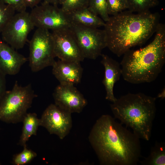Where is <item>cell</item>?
Returning <instances> with one entry per match:
<instances>
[{
  "instance_id": "cell-14",
  "label": "cell",
  "mask_w": 165,
  "mask_h": 165,
  "mask_svg": "<svg viewBox=\"0 0 165 165\" xmlns=\"http://www.w3.org/2000/svg\"><path fill=\"white\" fill-rule=\"evenodd\" d=\"M80 62L55 61L52 66V73L60 84H78L80 82L83 71Z\"/></svg>"
},
{
  "instance_id": "cell-20",
  "label": "cell",
  "mask_w": 165,
  "mask_h": 165,
  "mask_svg": "<svg viewBox=\"0 0 165 165\" xmlns=\"http://www.w3.org/2000/svg\"><path fill=\"white\" fill-rule=\"evenodd\" d=\"M88 7L94 13L100 16L104 21L109 19L106 0H88Z\"/></svg>"
},
{
  "instance_id": "cell-19",
  "label": "cell",
  "mask_w": 165,
  "mask_h": 165,
  "mask_svg": "<svg viewBox=\"0 0 165 165\" xmlns=\"http://www.w3.org/2000/svg\"><path fill=\"white\" fill-rule=\"evenodd\" d=\"M128 9L133 13H141L149 11L157 6L158 0H127Z\"/></svg>"
},
{
  "instance_id": "cell-16",
  "label": "cell",
  "mask_w": 165,
  "mask_h": 165,
  "mask_svg": "<svg viewBox=\"0 0 165 165\" xmlns=\"http://www.w3.org/2000/svg\"><path fill=\"white\" fill-rule=\"evenodd\" d=\"M65 13L71 24L97 28L104 27L105 24L101 18L88 7Z\"/></svg>"
},
{
  "instance_id": "cell-8",
  "label": "cell",
  "mask_w": 165,
  "mask_h": 165,
  "mask_svg": "<svg viewBox=\"0 0 165 165\" xmlns=\"http://www.w3.org/2000/svg\"><path fill=\"white\" fill-rule=\"evenodd\" d=\"M29 14L32 22L37 28L53 31L69 28L71 25L61 8L44 2L32 8Z\"/></svg>"
},
{
  "instance_id": "cell-30",
  "label": "cell",
  "mask_w": 165,
  "mask_h": 165,
  "mask_svg": "<svg viewBox=\"0 0 165 165\" xmlns=\"http://www.w3.org/2000/svg\"><path fill=\"white\" fill-rule=\"evenodd\" d=\"M66 0H58V4L62 5Z\"/></svg>"
},
{
  "instance_id": "cell-23",
  "label": "cell",
  "mask_w": 165,
  "mask_h": 165,
  "mask_svg": "<svg viewBox=\"0 0 165 165\" xmlns=\"http://www.w3.org/2000/svg\"><path fill=\"white\" fill-rule=\"evenodd\" d=\"M108 15H114L128 9L127 0H106Z\"/></svg>"
},
{
  "instance_id": "cell-1",
  "label": "cell",
  "mask_w": 165,
  "mask_h": 165,
  "mask_svg": "<svg viewBox=\"0 0 165 165\" xmlns=\"http://www.w3.org/2000/svg\"><path fill=\"white\" fill-rule=\"evenodd\" d=\"M88 138L101 165H136L139 161L140 138L110 115L96 120Z\"/></svg>"
},
{
  "instance_id": "cell-22",
  "label": "cell",
  "mask_w": 165,
  "mask_h": 165,
  "mask_svg": "<svg viewBox=\"0 0 165 165\" xmlns=\"http://www.w3.org/2000/svg\"><path fill=\"white\" fill-rule=\"evenodd\" d=\"M15 12L12 7L0 0V33L15 14Z\"/></svg>"
},
{
  "instance_id": "cell-15",
  "label": "cell",
  "mask_w": 165,
  "mask_h": 165,
  "mask_svg": "<svg viewBox=\"0 0 165 165\" xmlns=\"http://www.w3.org/2000/svg\"><path fill=\"white\" fill-rule=\"evenodd\" d=\"M101 63L105 68L104 77L102 83L106 91L105 99L113 103L117 100L114 94V86L122 75L120 64L107 55L101 54Z\"/></svg>"
},
{
  "instance_id": "cell-13",
  "label": "cell",
  "mask_w": 165,
  "mask_h": 165,
  "mask_svg": "<svg viewBox=\"0 0 165 165\" xmlns=\"http://www.w3.org/2000/svg\"><path fill=\"white\" fill-rule=\"evenodd\" d=\"M27 60L26 57L0 38V69L5 74H16Z\"/></svg>"
},
{
  "instance_id": "cell-6",
  "label": "cell",
  "mask_w": 165,
  "mask_h": 165,
  "mask_svg": "<svg viewBox=\"0 0 165 165\" xmlns=\"http://www.w3.org/2000/svg\"><path fill=\"white\" fill-rule=\"evenodd\" d=\"M53 41L47 29L37 28L29 42V65L31 70L37 72L55 61Z\"/></svg>"
},
{
  "instance_id": "cell-5",
  "label": "cell",
  "mask_w": 165,
  "mask_h": 165,
  "mask_svg": "<svg viewBox=\"0 0 165 165\" xmlns=\"http://www.w3.org/2000/svg\"><path fill=\"white\" fill-rule=\"evenodd\" d=\"M36 97L31 84L22 86L16 81L0 100V120L8 123L22 122Z\"/></svg>"
},
{
  "instance_id": "cell-25",
  "label": "cell",
  "mask_w": 165,
  "mask_h": 165,
  "mask_svg": "<svg viewBox=\"0 0 165 165\" xmlns=\"http://www.w3.org/2000/svg\"><path fill=\"white\" fill-rule=\"evenodd\" d=\"M5 4L9 5L18 12L26 11V7L24 0H1Z\"/></svg>"
},
{
  "instance_id": "cell-24",
  "label": "cell",
  "mask_w": 165,
  "mask_h": 165,
  "mask_svg": "<svg viewBox=\"0 0 165 165\" xmlns=\"http://www.w3.org/2000/svg\"><path fill=\"white\" fill-rule=\"evenodd\" d=\"M88 0H66L61 9L65 13L88 7Z\"/></svg>"
},
{
  "instance_id": "cell-2",
  "label": "cell",
  "mask_w": 165,
  "mask_h": 165,
  "mask_svg": "<svg viewBox=\"0 0 165 165\" xmlns=\"http://www.w3.org/2000/svg\"><path fill=\"white\" fill-rule=\"evenodd\" d=\"M160 16L149 11H124L110 16L104 26L107 47L119 57L132 47L144 44L155 33Z\"/></svg>"
},
{
  "instance_id": "cell-21",
  "label": "cell",
  "mask_w": 165,
  "mask_h": 165,
  "mask_svg": "<svg viewBox=\"0 0 165 165\" xmlns=\"http://www.w3.org/2000/svg\"><path fill=\"white\" fill-rule=\"evenodd\" d=\"M20 153L15 155L13 158V163L15 165H24L30 163L37 156V153L27 146L24 147Z\"/></svg>"
},
{
  "instance_id": "cell-7",
  "label": "cell",
  "mask_w": 165,
  "mask_h": 165,
  "mask_svg": "<svg viewBox=\"0 0 165 165\" xmlns=\"http://www.w3.org/2000/svg\"><path fill=\"white\" fill-rule=\"evenodd\" d=\"M72 31L84 58L95 60L107 47L104 29L71 24Z\"/></svg>"
},
{
  "instance_id": "cell-17",
  "label": "cell",
  "mask_w": 165,
  "mask_h": 165,
  "mask_svg": "<svg viewBox=\"0 0 165 165\" xmlns=\"http://www.w3.org/2000/svg\"><path fill=\"white\" fill-rule=\"evenodd\" d=\"M22 132L18 142V145L24 147L32 135H36L39 126H40V119L35 113H27L23 120Z\"/></svg>"
},
{
  "instance_id": "cell-9",
  "label": "cell",
  "mask_w": 165,
  "mask_h": 165,
  "mask_svg": "<svg viewBox=\"0 0 165 165\" xmlns=\"http://www.w3.org/2000/svg\"><path fill=\"white\" fill-rule=\"evenodd\" d=\"M35 26L30 14L26 11L18 12L11 18L1 33L2 39L15 49L22 48L30 32Z\"/></svg>"
},
{
  "instance_id": "cell-11",
  "label": "cell",
  "mask_w": 165,
  "mask_h": 165,
  "mask_svg": "<svg viewBox=\"0 0 165 165\" xmlns=\"http://www.w3.org/2000/svg\"><path fill=\"white\" fill-rule=\"evenodd\" d=\"M54 53L60 60L80 62L84 58L70 28L52 31Z\"/></svg>"
},
{
  "instance_id": "cell-28",
  "label": "cell",
  "mask_w": 165,
  "mask_h": 165,
  "mask_svg": "<svg viewBox=\"0 0 165 165\" xmlns=\"http://www.w3.org/2000/svg\"><path fill=\"white\" fill-rule=\"evenodd\" d=\"M44 2L54 5L57 6L58 0H43Z\"/></svg>"
},
{
  "instance_id": "cell-18",
  "label": "cell",
  "mask_w": 165,
  "mask_h": 165,
  "mask_svg": "<svg viewBox=\"0 0 165 165\" xmlns=\"http://www.w3.org/2000/svg\"><path fill=\"white\" fill-rule=\"evenodd\" d=\"M140 163L142 165H165V143L156 142L151 148L149 155Z\"/></svg>"
},
{
  "instance_id": "cell-4",
  "label": "cell",
  "mask_w": 165,
  "mask_h": 165,
  "mask_svg": "<svg viewBox=\"0 0 165 165\" xmlns=\"http://www.w3.org/2000/svg\"><path fill=\"white\" fill-rule=\"evenodd\" d=\"M156 98L144 93H128L110 105L115 118L140 139L148 141L151 135L156 108Z\"/></svg>"
},
{
  "instance_id": "cell-10",
  "label": "cell",
  "mask_w": 165,
  "mask_h": 165,
  "mask_svg": "<svg viewBox=\"0 0 165 165\" xmlns=\"http://www.w3.org/2000/svg\"><path fill=\"white\" fill-rule=\"evenodd\" d=\"M72 113L55 104H51L46 109L40 119V126L45 127L50 134L63 139L72 127Z\"/></svg>"
},
{
  "instance_id": "cell-27",
  "label": "cell",
  "mask_w": 165,
  "mask_h": 165,
  "mask_svg": "<svg viewBox=\"0 0 165 165\" xmlns=\"http://www.w3.org/2000/svg\"><path fill=\"white\" fill-rule=\"evenodd\" d=\"M42 0H24V3L27 7L33 8L38 6Z\"/></svg>"
},
{
  "instance_id": "cell-3",
  "label": "cell",
  "mask_w": 165,
  "mask_h": 165,
  "mask_svg": "<svg viewBox=\"0 0 165 165\" xmlns=\"http://www.w3.org/2000/svg\"><path fill=\"white\" fill-rule=\"evenodd\" d=\"M153 41L146 46L130 49L120 63L124 79L134 84L150 82L161 72L165 63V26L160 23Z\"/></svg>"
},
{
  "instance_id": "cell-31",
  "label": "cell",
  "mask_w": 165,
  "mask_h": 165,
  "mask_svg": "<svg viewBox=\"0 0 165 165\" xmlns=\"http://www.w3.org/2000/svg\"></svg>"
},
{
  "instance_id": "cell-26",
  "label": "cell",
  "mask_w": 165,
  "mask_h": 165,
  "mask_svg": "<svg viewBox=\"0 0 165 165\" xmlns=\"http://www.w3.org/2000/svg\"><path fill=\"white\" fill-rule=\"evenodd\" d=\"M6 75L0 69V100L6 91Z\"/></svg>"
},
{
  "instance_id": "cell-29",
  "label": "cell",
  "mask_w": 165,
  "mask_h": 165,
  "mask_svg": "<svg viewBox=\"0 0 165 165\" xmlns=\"http://www.w3.org/2000/svg\"><path fill=\"white\" fill-rule=\"evenodd\" d=\"M157 98H160L162 99H163L165 98V88L164 87L162 89V91L159 93L157 96Z\"/></svg>"
},
{
  "instance_id": "cell-12",
  "label": "cell",
  "mask_w": 165,
  "mask_h": 165,
  "mask_svg": "<svg viewBox=\"0 0 165 165\" xmlns=\"http://www.w3.org/2000/svg\"><path fill=\"white\" fill-rule=\"evenodd\" d=\"M55 104L71 113H80L87 104L83 95L74 85L60 84L53 94Z\"/></svg>"
}]
</instances>
